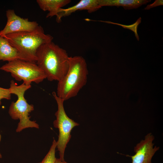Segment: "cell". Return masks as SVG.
Instances as JSON below:
<instances>
[{
  "instance_id": "5bb4252c",
  "label": "cell",
  "mask_w": 163,
  "mask_h": 163,
  "mask_svg": "<svg viewBox=\"0 0 163 163\" xmlns=\"http://www.w3.org/2000/svg\"><path fill=\"white\" fill-rule=\"evenodd\" d=\"M10 89L0 87V106L1 104V100L2 99L10 100L11 99V95Z\"/></svg>"
},
{
  "instance_id": "8fae6325",
  "label": "cell",
  "mask_w": 163,
  "mask_h": 163,
  "mask_svg": "<svg viewBox=\"0 0 163 163\" xmlns=\"http://www.w3.org/2000/svg\"><path fill=\"white\" fill-rule=\"evenodd\" d=\"M70 0H37V2L40 8L44 11L49 13L46 18L56 16L60 8L68 4Z\"/></svg>"
},
{
  "instance_id": "2e32d148",
  "label": "cell",
  "mask_w": 163,
  "mask_h": 163,
  "mask_svg": "<svg viewBox=\"0 0 163 163\" xmlns=\"http://www.w3.org/2000/svg\"><path fill=\"white\" fill-rule=\"evenodd\" d=\"M55 163H67L65 160L62 161L59 158H57L56 159Z\"/></svg>"
},
{
  "instance_id": "6da1fadb",
  "label": "cell",
  "mask_w": 163,
  "mask_h": 163,
  "mask_svg": "<svg viewBox=\"0 0 163 163\" xmlns=\"http://www.w3.org/2000/svg\"><path fill=\"white\" fill-rule=\"evenodd\" d=\"M36 63L50 81L60 80L66 73L69 56L66 51L53 42L42 45L36 53Z\"/></svg>"
},
{
  "instance_id": "9a60e30c",
  "label": "cell",
  "mask_w": 163,
  "mask_h": 163,
  "mask_svg": "<svg viewBox=\"0 0 163 163\" xmlns=\"http://www.w3.org/2000/svg\"><path fill=\"white\" fill-rule=\"evenodd\" d=\"M163 1L162 0H157L152 4L148 5L145 8V9L148 10L152 8L157 6L160 5H163Z\"/></svg>"
},
{
  "instance_id": "ba28073f",
  "label": "cell",
  "mask_w": 163,
  "mask_h": 163,
  "mask_svg": "<svg viewBox=\"0 0 163 163\" xmlns=\"http://www.w3.org/2000/svg\"><path fill=\"white\" fill-rule=\"evenodd\" d=\"M154 136L149 133L135 147V154L133 156H127L131 158L132 163H152V158L156 152L159 149L155 146L153 147V141Z\"/></svg>"
},
{
  "instance_id": "3957f363",
  "label": "cell",
  "mask_w": 163,
  "mask_h": 163,
  "mask_svg": "<svg viewBox=\"0 0 163 163\" xmlns=\"http://www.w3.org/2000/svg\"><path fill=\"white\" fill-rule=\"evenodd\" d=\"M16 48L28 61L36 62V53L42 45L51 42L53 37L45 33L40 25L35 30L8 34L3 36Z\"/></svg>"
},
{
  "instance_id": "30bf717a",
  "label": "cell",
  "mask_w": 163,
  "mask_h": 163,
  "mask_svg": "<svg viewBox=\"0 0 163 163\" xmlns=\"http://www.w3.org/2000/svg\"><path fill=\"white\" fill-rule=\"evenodd\" d=\"M17 60L28 61L7 39L0 36V61L9 62Z\"/></svg>"
},
{
  "instance_id": "7c38bea8",
  "label": "cell",
  "mask_w": 163,
  "mask_h": 163,
  "mask_svg": "<svg viewBox=\"0 0 163 163\" xmlns=\"http://www.w3.org/2000/svg\"><path fill=\"white\" fill-rule=\"evenodd\" d=\"M101 6H122L125 9L136 8L150 2V0H98Z\"/></svg>"
},
{
  "instance_id": "5b68a950",
  "label": "cell",
  "mask_w": 163,
  "mask_h": 163,
  "mask_svg": "<svg viewBox=\"0 0 163 163\" xmlns=\"http://www.w3.org/2000/svg\"><path fill=\"white\" fill-rule=\"evenodd\" d=\"M0 70L11 73L16 80L23 81L26 85H30L32 82L39 84L46 79L43 71L35 62L15 60L3 65Z\"/></svg>"
},
{
  "instance_id": "52a82bcc",
  "label": "cell",
  "mask_w": 163,
  "mask_h": 163,
  "mask_svg": "<svg viewBox=\"0 0 163 163\" xmlns=\"http://www.w3.org/2000/svg\"><path fill=\"white\" fill-rule=\"evenodd\" d=\"M7 22L4 29L0 31V36L3 37L14 33L29 31L36 29L39 25L35 21H30L27 18H22L16 14L14 10L6 11Z\"/></svg>"
},
{
  "instance_id": "9c48e42d",
  "label": "cell",
  "mask_w": 163,
  "mask_h": 163,
  "mask_svg": "<svg viewBox=\"0 0 163 163\" xmlns=\"http://www.w3.org/2000/svg\"><path fill=\"white\" fill-rule=\"evenodd\" d=\"M101 7L98 0H81L73 6L66 8L60 9L56 16V21L57 22L60 23L62 18L70 15L78 11L86 10L88 13H91Z\"/></svg>"
},
{
  "instance_id": "4fadbf2b",
  "label": "cell",
  "mask_w": 163,
  "mask_h": 163,
  "mask_svg": "<svg viewBox=\"0 0 163 163\" xmlns=\"http://www.w3.org/2000/svg\"><path fill=\"white\" fill-rule=\"evenodd\" d=\"M56 141L54 139L48 153L42 161L38 163H55L56 158L55 156Z\"/></svg>"
},
{
  "instance_id": "e0dca14e",
  "label": "cell",
  "mask_w": 163,
  "mask_h": 163,
  "mask_svg": "<svg viewBox=\"0 0 163 163\" xmlns=\"http://www.w3.org/2000/svg\"><path fill=\"white\" fill-rule=\"evenodd\" d=\"M1 135L0 134V142L1 141ZM2 158V155L0 152V158Z\"/></svg>"
},
{
  "instance_id": "7a4b0ae2",
  "label": "cell",
  "mask_w": 163,
  "mask_h": 163,
  "mask_svg": "<svg viewBox=\"0 0 163 163\" xmlns=\"http://www.w3.org/2000/svg\"><path fill=\"white\" fill-rule=\"evenodd\" d=\"M88 73L86 62L83 57H69L67 72L58 82L57 96L65 101L77 96L86 85Z\"/></svg>"
},
{
  "instance_id": "8992f818",
  "label": "cell",
  "mask_w": 163,
  "mask_h": 163,
  "mask_svg": "<svg viewBox=\"0 0 163 163\" xmlns=\"http://www.w3.org/2000/svg\"><path fill=\"white\" fill-rule=\"evenodd\" d=\"M58 106V109L55 113L56 119L53 122L55 128L59 131L58 139L56 142V148L59 151V159L64 161V155L66 148L71 138V132L75 127L79 124L69 117L64 110V101L57 95L55 92L52 93Z\"/></svg>"
},
{
  "instance_id": "277c9868",
  "label": "cell",
  "mask_w": 163,
  "mask_h": 163,
  "mask_svg": "<svg viewBox=\"0 0 163 163\" xmlns=\"http://www.w3.org/2000/svg\"><path fill=\"white\" fill-rule=\"evenodd\" d=\"M31 87V85H26L23 83L18 85L14 81L12 80L10 81L9 89L11 93L16 95L18 99L16 102H11L8 113L12 119L19 120L16 130L17 133L27 128H39V125L36 121H31L30 119V113L34 110V106L33 104H29L24 96L25 92Z\"/></svg>"
}]
</instances>
